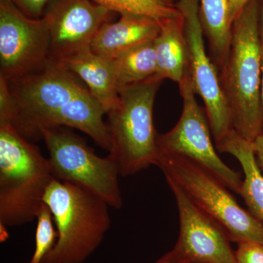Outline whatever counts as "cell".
<instances>
[{"label":"cell","instance_id":"obj_1","mask_svg":"<svg viewBox=\"0 0 263 263\" xmlns=\"http://www.w3.org/2000/svg\"><path fill=\"white\" fill-rule=\"evenodd\" d=\"M7 82L13 100L10 124L26 139L41 138V130L48 127L74 128L95 141L106 132L98 100L76 74L54 60Z\"/></svg>","mask_w":263,"mask_h":263},{"label":"cell","instance_id":"obj_2","mask_svg":"<svg viewBox=\"0 0 263 263\" xmlns=\"http://www.w3.org/2000/svg\"><path fill=\"white\" fill-rule=\"evenodd\" d=\"M259 8L260 0H251L235 19L229 53L218 70L233 128L250 142L263 133Z\"/></svg>","mask_w":263,"mask_h":263},{"label":"cell","instance_id":"obj_3","mask_svg":"<svg viewBox=\"0 0 263 263\" xmlns=\"http://www.w3.org/2000/svg\"><path fill=\"white\" fill-rule=\"evenodd\" d=\"M54 179L39 148L10 123L0 122V226L34 221Z\"/></svg>","mask_w":263,"mask_h":263},{"label":"cell","instance_id":"obj_4","mask_svg":"<svg viewBox=\"0 0 263 263\" xmlns=\"http://www.w3.org/2000/svg\"><path fill=\"white\" fill-rule=\"evenodd\" d=\"M58 238L43 263H84L110 229L109 205L84 189L57 179L46 190Z\"/></svg>","mask_w":263,"mask_h":263},{"label":"cell","instance_id":"obj_5","mask_svg":"<svg viewBox=\"0 0 263 263\" xmlns=\"http://www.w3.org/2000/svg\"><path fill=\"white\" fill-rule=\"evenodd\" d=\"M162 81L155 75L121 88L117 105L107 114L111 139L108 156L120 176H133L158 162L153 110Z\"/></svg>","mask_w":263,"mask_h":263},{"label":"cell","instance_id":"obj_6","mask_svg":"<svg viewBox=\"0 0 263 263\" xmlns=\"http://www.w3.org/2000/svg\"><path fill=\"white\" fill-rule=\"evenodd\" d=\"M157 166L166 180L176 183L197 207L220 224L232 242L263 245L262 221L240 206L226 185L210 173L179 156H160Z\"/></svg>","mask_w":263,"mask_h":263},{"label":"cell","instance_id":"obj_7","mask_svg":"<svg viewBox=\"0 0 263 263\" xmlns=\"http://www.w3.org/2000/svg\"><path fill=\"white\" fill-rule=\"evenodd\" d=\"M41 136L55 179L94 194L114 209L122 207L120 174L109 156L99 157L82 138L65 127L45 128Z\"/></svg>","mask_w":263,"mask_h":263},{"label":"cell","instance_id":"obj_8","mask_svg":"<svg viewBox=\"0 0 263 263\" xmlns=\"http://www.w3.org/2000/svg\"><path fill=\"white\" fill-rule=\"evenodd\" d=\"M178 84L182 112L171 130L157 136L159 155L179 156L191 161L240 195L243 180L239 173L230 168L216 153L206 114L197 103L187 70Z\"/></svg>","mask_w":263,"mask_h":263},{"label":"cell","instance_id":"obj_9","mask_svg":"<svg viewBox=\"0 0 263 263\" xmlns=\"http://www.w3.org/2000/svg\"><path fill=\"white\" fill-rule=\"evenodd\" d=\"M176 6L183 15L186 39V70L195 94L205 105L208 122L215 143L234 129L229 108L221 90L219 71L206 51L199 0H178Z\"/></svg>","mask_w":263,"mask_h":263},{"label":"cell","instance_id":"obj_10","mask_svg":"<svg viewBox=\"0 0 263 263\" xmlns=\"http://www.w3.org/2000/svg\"><path fill=\"white\" fill-rule=\"evenodd\" d=\"M49 60L43 18H30L10 0H0V77L10 80L25 75Z\"/></svg>","mask_w":263,"mask_h":263},{"label":"cell","instance_id":"obj_11","mask_svg":"<svg viewBox=\"0 0 263 263\" xmlns=\"http://www.w3.org/2000/svg\"><path fill=\"white\" fill-rule=\"evenodd\" d=\"M114 13L92 0H57L42 17L50 59L62 62L91 50L95 36Z\"/></svg>","mask_w":263,"mask_h":263},{"label":"cell","instance_id":"obj_12","mask_svg":"<svg viewBox=\"0 0 263 263\" xmlns=\"http://www.w3.org/2000/svg\"><path fill=\"white\" fill-rule=\"evenodd\" d=\"M166 181L179 211V234L174 248L188 262L237 263L226 230L197 207L176 183Z\"/></svg>","mask_w":263,"mask_h":263},{"label":"cell","instance_id":"obj_13","mask_svg":"<svg viewBox=\"0 0 263 263\" xmlns=\"http://www.w3.org/2000/svg\"><path fill=\"white\" fill-rule=\"evenodd\" d=\"M160 22L150 17L121 15L116 22L104 24L95 36L91 51L99 56L114 60L133 48L155 41Z\"/></svg>","mask_w":263,"mask_h":263},{"label":"cell","instance_id":"obj_14","mask_svg":"<svg viewBox=\"0 0 263 263\" xmlns=\"http://www.w3.org/2000/svg\"><path fill=\"white\" fill-rule=\"evenodd\" d=\"M59 63L84 83L105 114L117 105L119 87L113 60L99 56L89 50Z\"/></svg>","mask_w":263,"mask_h":263},{"label":"cell","instance_id":"obj_15","mask_svg":"<svg viewBox=\"0 0 263 263\" xmlns=\"http://www.w3.org/2000/svg\"><path fill=\"white\" fill-rule=\"evenodd\" d=\"M216 147L219 152L230 154L239 162L245 174L240 195L249 212L263 223V174L257 164L252 142L233 129L216 143Z\"/></svg>","mask_w":263,"mask_h":263},{"label":"cell","instance_id":"obj_16","mask_svg":"<svg viewBox=\"0 0 263 263\" xmlns=\"http://www.w3.org/2000/svg\"><path fill=\"white\" fill-rule=\"evenodd\" d=\"M157 75L179 84L187 65L186 39L182 14L160 23V31L155 40Z\"/></svg>","mask_w":263,"mask_h":263},{"label":"cell","instance_id":"obj_17","mask_svg":"<svg viewBox=\"0 0 263 263\" xmlns=\"http://www.w3.org/2000/svg\"><path fill=\"white\" fill-rule=\"evenodd\" d=\"M199 15L209 55L218 70L226 62L231 43L233 20L228 0H199Z\"/></svg>","mask_w":263,"mask_h":263},{"label":"cell","instance_id":"obj_18","mask_svg":"<svg viewBox=\"0 0 263 263\" xmlns=\"http://www.w3.org/2000/svg\"><path fill=\"white\" fill-rule=\"evenodd\" d=\"M155 41L142 45L113 60L119 89L157 75Z\"/></svg>","mask_w":263,"mask_h":263},{"label":"cell","instance_id":"obj_19","mask_svg":"<svg viewBox=\"0 0 263 263\" xmlns=\"http://www.w3.org/2000/svg\"><path fill=\"white\" fill-rule=\"evenodd\" d=\"M97 4L120 15L131 14L150 17L162 22L181 15L176 5L163 0H92Z\"/></svg>","mask_w":263,"mask_h":263},{"label":"cell","instance_id":"obj_20","mask_svg":"<svg viewBox=\"0 0 263 263\" xmlns=\"http://www.w3.org/2000/svg\"><path fill=\"white\" fill-rule=\"evenodd\" d=\"M35 248L32 257L26 263H43L56 243L58 233L55 230L53 217L47 204L43 202L37 214Z\"/></svg>","mask_w":263,"mask_h":263},{"label":"cell","instance_id":"obj_21","mask_svg":"<svg viewBox=\"0 0 263 263\" xmlns=\"http://www.w3.org/2000/svg\"><path fill=\"white\" fill-rule=\"evenodd\" d=\"M235 255L237 263H263V245L254 241L239 242Z\"/></svg>","mask_w":263,"mask_h":263},{"label":"cell","instance_id":"obj_22","mask_svg":"<svg viewBox=\"0 0 263 263\" xmlns=\"http://www.w3.org/2000/svg\"><path fill=\"white\" fill-rule=\"evenodd\" d=\"M24 14L32 18H42L43 9L49 0H10Z\"/></svg>","mask_w":263,"mask_h":263},{"label":"cell","instance_id":"obj_23","mask_svg":"<svg viewBox=\"0 0 263 263\" xmlns=\"http://www.w3.org/2000/svg\"><path fill=\"white\" fill-rule=\"evenodd\" d=\"M233 22L243 13L251 0H228Z\"/></svg>","mask_w":263,"mask_h":263},{"label":"cell","instance_id":"obj_24","mask_svg":"<svg viewBox=\"0 0 263 263\" xmlns=\"http://www.w3.org/2000/svg\"><path fill=\"white\" fill-rule=\"evenodd\" d=\"M154 263H188L182 256L174 248L164 254L160 259Z\"/></svg>","mask_w":263,"mask_h":263},{"label":"cell","instance_id":"obj_25","mask_svg":"<svg viewBox=\"0 0 263 263\" xmlns=\"http://www.w3.org/2000/svg\"><path fill=\"white\" fill-rule=\"evenodd\" d=\"M252 147L257 164L263 174V133L257 136L252 142Z\"/></svg>","mask_w":263,"mask_h":263},{"label":"cell","instance_id":"obj_26","mask_svg":"<svg viewBox=\"0 0 263 263\" xmlns=\"http://www.w3.org/2000/svg\"><path fill=\"white\" fill-rule=\"evenodd\" d=\"M259 35L261 45V100L263 108V0H260L259 8Z\"/></svg>","mask_w":263,"mask_h":263},{"label":"cell","instance_id":"obj_27","mask_svg":"<svg viewBox=\"0 0 263 263\" xmlns=\"http://www.w3.org/2000/svg\"><path fill=\"white\" fill-rule=\"evenodd\" d=\"M165 3H168L170 5H175L174 1L175 0H163Z\"/></svg>","mask_w":263,"mask_h":263},{"label":"cell","instance_id":"obj_28","mask_svg":"<svg viewBox=\"0 0 263 263\" xmlns=\"http://www.w3.org/2000/svg\"><path fill=\"white\" fill-rule=\"evenodd\" d=\"M188 263H198V262H188Z\"/></svg>","mask_w":263,"mask_h":263}]
</instances>
